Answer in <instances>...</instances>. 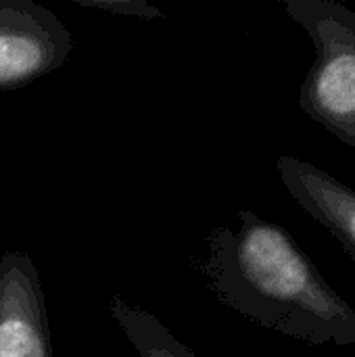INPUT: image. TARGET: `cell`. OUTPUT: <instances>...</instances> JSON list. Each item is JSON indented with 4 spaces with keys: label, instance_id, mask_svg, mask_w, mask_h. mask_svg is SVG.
<instances>
[{
    "label": "cell",
    "instance_id": "cell-6",
    "mask_svg": "<svg viewBox=\"0 0 355 357\" xmlns=\"http://www.w3.org/2000/svg\"><path fill=\"white\" fill-rule=\"evenodd\" d=\"M109 312L140 357H197L153 314L130 305L121 297L111 299Z\"/></svg>",
    "mask_w": 355,
    "mask_h": 357
},
{
    "label": "cell",
    "instance_id": "cell-1",
    "mask_svg": "<svg viewBox=\"0 0 355 357\" xmlns=\"http://www.w3.org/2000/svg\"><path fill=\"white\" fill-rule=\"evenodd\" d=\"M236 218L239 230L220 226L207 236L203 274L220 303L310 345L355 347V310L297 241L253 211Z\"/></svg>",
    "mask_w": 355,
    "mask_h": 357
},
{
    "label": "cell",
    "instance_id": "cell-5",
    "mask_svg": "<svg viewBox=\"0 0 355 357\" xmlns=\"http://www.w3.org/2000/svg\"><path fill=\"white\" fill-rule=\"evenodd\" d=\"M278 174L293 201L341 245L355 264V188L322 167L280 155Z\"/></svg>",
    "mask_w": 355,
    "mask_h": 357
},
{
    "label": "cell",
    "instance_id": "cell-3",
    "mask_svg": "<svg viewBox=\"0 0 355 357\" xmlns=\"http://www.w3.org/2000/svg\"><path fill=\"white\" fill-rule=\"evenodd\" d=\"M73 48L63 21L33 0H0V92L56 71Z\"/></svg>",
    "mask_w": 355,
    "mask_h": 357
},
{
    "label": "cell",
    "instance_id": "cell-4",
    "mask_svg": "<svg viewBox=\"0 0 355 357\" xmlns=\"http://www.w3.org/2000/svg\"><path fill=\"white\" fill-rule=\"evenodd\" d=\"M0 357H52L40 276L21 251L0 259Z\"/></svg>",
    "mask_w": 355,
    "mask_h": 357
},
{
    "label": "cell",
    "instance_id": "cell-2",
    "mask_svg": "<svg viewBox=\"0 0 355 357\" xmlns=\"http://www.w3.org/2000/svg\"><path fill=\"white\" fill-rule=\"evenodd\" d=\"M285 8L316 46L299 105L355 151V10L337 0H285Z\"/></svg>",
    "mask_w": 355,
    "mask_h": 357
},
{
    "label": "cell",
    "instance_id": "cell-7",
    "mask_svg": "<svg viewBox=\"0 0 355 357\" xmlns=\"http://www.w3.org/2000/svg\"><path fill=\"white\" fill-rule=\"evenodd\" d=\"M80 6L86 8H96V10H105L111 15H126V17H136V19H157L161 17V10L146 4L144 0H73Z\"/></svg>",
    "mask_w": 355,
    "mask_h": 357
}]
</instances>
